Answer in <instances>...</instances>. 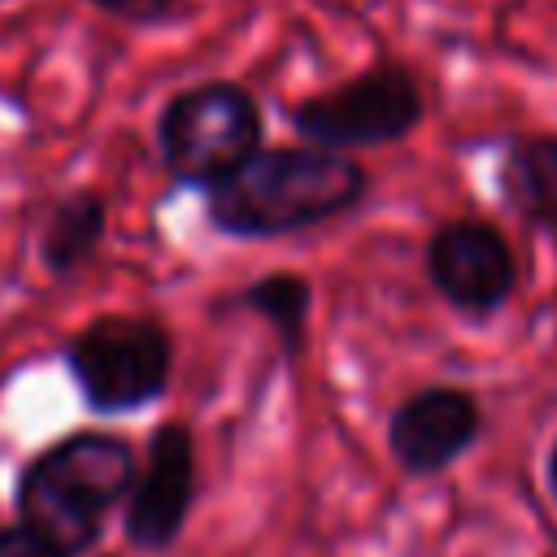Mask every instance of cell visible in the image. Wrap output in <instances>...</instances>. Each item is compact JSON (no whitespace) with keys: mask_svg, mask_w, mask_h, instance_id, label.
<instances>
[{"mask_svg":"<svg viewBox=\"0 0 557 557\" xmlns=\"http://www.w3.org/2000/svg\"><path fill=\"white\" fill-rule=\"evenodd\" d=\"M370 191L357 157L283 144L248 157L205 191V222L226 239H283L352 213Z\"/></svg>","mask_w":557,"mask_h":557,"instance_id":"1","label":"cell"},{"mask_svg":"<svg viewBox=\"0 0 557 557\" xmlns=\"http://www.w3.org/2000/svg\"><path fill=\"white\" fill-rule=\"evenodd\" d=\"M422 274L431 292L461 318L487 322L518 292V252L509 235L487 218H448L426 235Z\"/></svg>","mask_w":557,"mask_h":557,"instance_id":"6","label":"cell"},{"mask_svg":"<svg viewBox=\"0 0 557 557\" xmlns=\"http://www.w3.org/2000/svg\"><path fill=\"white\" fill-rule=\"evenodd\" d=\"M139 466L144 453L126 435L78 426L22 461L13 479V509L22 522L48 531L61 548L83 557L96 548L109 513L126 509Z\"/></svg>","mask_w":557,"mask_h":557,"instance_id":"2","label":"cell"},{"mask_svg":"<svg viewBox=\"0 0 557 557\" xmlns=\"http://www.w3.org/2000/svg\"><path fill=\"white\" fill-rule=\"evenodd\" d=\"M231 305L252 313V318H261L274 331V339H278L287 361L300 357L305 335H309V309H313V283L305 274H296V270H265L248 287H239L226 300H218L213 309L222 313Z\"/></svg>","mask_w":557,"mask_h":557,"instance_id":"11","label":"cell"},{"mask_svg":"<svg viewBox=\"0 0 557 557\" xmlns=\"http://www.w3.org/2000/svg\"><path fill=\"white\" fill-rule=\"evenodd\" d=\"M0 557H74V553L61 548L48 531L13 518V522H0Z\"/></svg>","mask_w":557,"mask_h":557,"instance_id":"12","label":"cell"},{"mask_svg":"<svg viewBox=\"0 0 557 557\" xmlns=\"http://www.w3.org/2000/svg\"><path fill=\"white\" fill-rule=\"evenodd\" d=\"M61 361L91 413L122 418L170 392L174 339L148 313H100L65 339Z\"/></svg>","mask_w":557,"mask_h":557,"instance_id":"4","label":"cell"},{"mask_svg":"<svg viewBox=\"0 0 557 557\" xmlns=\"http://www.w3.org/2000/svg\"><path fill=\"white\" fill-rule=\"evenodd\" d=\"M426 117L422 83L400 61H379L361 70L357 78H344L326 91L305 96L292 104L287 122L296 139L326 152H361V148H387L409 139Z\"/></svg>","mask_w":557,"mask_h":557,"instance_id":"5","label":"cell"},{"mask_svg":"<svg viewBox=\"0 0 557 557\" xmlns=\"http://www.w3.org/2000/svg\"><path fill=\"white\" fill-rule=\"evenodd\" d=\"M483 435V405L457 383H426L387 413V453L405 479L453 470Z\"/></svg>","mask_w":557,"mask_h":557,"instance_id":"8","label":"cell"},{"mask_svg":"<svg viewBox=\"0 0 557 557\" xmlns=\"http://www.w3.org/2000/svg\"><path fill=\"white\" fill-rule=\"evenodd\" d=\"M492 187L513 218L540 231H557V131L505 135Z\"/></svg>","mask_w":557,"mask_h":557,"instance_id":"9","label":"cell"},{"mask_svg":"<svg viewBox=\"0 0 557 557\" xmlns=\"http://www.w3.org/2000/svg\"><path fill=\"white\" fill-rule=\"evenodd\" d=\"M544 483H548V496L557 500V440L548 444V457H544Z\"/></svg>","mask_w":557,"mask_h":557,"instance_id":"14","label":"cell"},{"mask_svg":"<svg viewBox=\"0 0 557 557\" xmlns=\"http://www.w3.org/2000/svg\"><path fill=\"white\" fill-rule=\"evenodd\" d=\"M87 4H96L109 17L135 22V26H157V22L174 17V9H178V0H87Z\"/></svg>","mask_w":557,"mask_h":557,"instance_id":"13","label":"cell"},{"mask_svg":"<svg viewBox=\"0 0 557 557\" xmlns=\"http://www.w3.org/2000/svg\"><path fill=\"white\" fill-rule=\"evenodd\" d=\"M104 557H113V553H104Z\"/></svg>","mask_w":557,"mask_h":557,"instance_id":"15","label":"cell"},{"mask_svg":"<svg viewBox=\"0 0 557 557\" xmlns=\"http://www.w3.org/2000/svg\"><path fill=\"white\" fill-rule=\"evenodd\" d=\"M109 231V205L96 187H70L39 231V261L52 278L78 274L104 244Z\"/></svg>","mask_w":557,"mask_h":557,"instance_id":"10","label":"cell"},{"mask_svg":"<svg viewBox=\"0 0 557 557\" xmlns=\"http://www.w3.org/2000/svg\"><path fill=\"white\" fill-rule=\"evenodd\" d=\"M261 104L244 83L209 78L174 91L157 113V152L178 187H218L265 144Z\"/></svg>","mask_w":557,"mask_h":557,"instance_id":"3","label":"cell"},{"mask_svg":"<svg viewBox=\"0 0 557 557\" xmlns=\"http://www.w3.org/2000/svg\"><path fill=\"white\" fill-rule=\"evenodd\" d=\"M196 505V435L187 422L165 418L144 440L139 483L122 509V540L139 553H170Z\"/></svg>","mask_w":557,"mask_h":557,"instance_id":"7","label":"cell"}]
</instances>
